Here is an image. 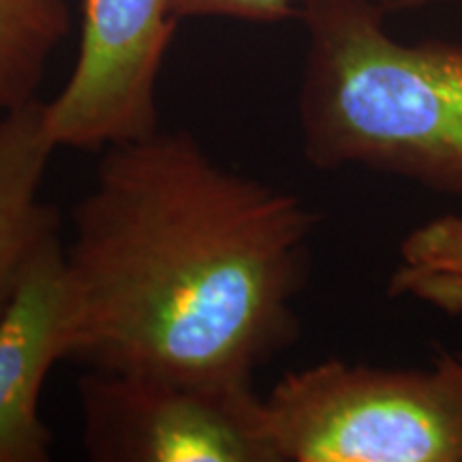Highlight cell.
<instances>
[{"label":"cell","mask_w":462,"mask_h":462,"mask_svg":"<svg viewBox=\"0 0 462 462\" xmlns=\"http://www.w3.org/2000/svg\"><path fill=\"white\" fill-rule=\"evenodd\" d=\"M379 0H304L300 142L317 170L390 173L462 198V45L404 43Z\"/></svg>","instance_id":"2"},{"label":"cell","mask_w":462,"mask_h":462,"mask_svg":"<svg viewBox=\"0 0 462 462\" xmlns=\"http://www.w3.org/2000/svg\"><path fill=\"white\" fill-rule=\"evenodd\" d=\"M388 293L462 317V215L430 218L404 236Z\"/></svg>","instance_id":"9"},{"label":"cell","mask_w":462,"mask_h":462,"mask_svg":"<svg viewBox=\"0 0 462 462\" xmlns=\"http://www.w3.org/2000/svg\"><path fill=\"white\" fill-rule=\"evenodd\" d=\"M69 32L65 0H0V116L37 101L50 58Z\"/></svg>","instance_id":"8"},{"label":"cell","mask_w":462,"mask_h":462,"mask_svg":"<svg viewBox=\"0 0 462 462\" xmlns=\"http://www.w3.org/2000/svg\"><path fill=\"white\" fill-rule=\"evenodd\" d=\"M392 9V0H379ZM171 15L178 22L189 17H231L253 24H281L300 17L293 0H171Z\"/></svg>","instance_id":"10"},{"label":"cell","mask_w":462,"mask_h":462,"mask_svg":"<svg viewBox=\"0 0 462 462\" xmlns=\"http://www.w3.org/2000/svg\"><path fill=\"white\" fill-rule=\"evenodd\" d=\"M176 24L171 0H84L71 78L43 103L56 150H106L159 129L157 82Z\"/></svg>","instance_id":"5"},{"label":"cell","mask_w":462,"mask_h":462,"mask_svg":"<svg viewBox=\"0 0 462 462\" xmlns=\"http://www.w3.org/2000/svg\"><path fill=\"white\" fill-rule=\"evenodd\" d=\"M69 357L65 242L54 231L0 317V462H45L51 430L39 413L51 366Z\"/></svg>","instance_id":"6"},{"label":"cell","mask_w":462,"mask_h":462,"mask_svg":"<svg viewBox=\"0 0 462 462\" xmlns=\"http://www.w3.org/2000/svg\"><path fill=\"white\" fill-rule=\"evenodd\" d=\"M317 212L187 131L106 148L65 242L69 357L92 371L253 385L298 338Z\"/></svg>","instance_id":"1"},{"label":"cell","mask_w":462,"mask_h":462,"mask_svg":"<svg viewBox=\"0 0 462 462\" xmlns=\"http://www.w3.org/2000/svg\"><path fill=\"white\" fill-rule=\"evenodd\" d=\"M79 407L97 462H276L253 385L92 371Z\"/></svg>","instance_id":"4"},{"label":"cell","mask_w":462,"mask_h":462,"mask_svg":"<svg viewBox=\"0 0 462 462\" xmlns=\"http://www.w3.org/2000/svg\"><path fill=\"white\" fill-rule=\"evenodd\" d=\"M432 3H462V0H392V7H421Z\"/></svg>","instance_id":"11"},{"label":"cell","mask_w":462,"mask_h":462,"mask_svg":"<svg viewBox=\"0 0 462 462\" xmlns=\"http://www.w3.org/2000/svg\"><path fill=\"white\" fill-rule=\"evenodd\" d=\"M263 424L276 462H462V354L291 371L263 398Z\"/></svg>","instance_id":"3"},{"label":"cell","mask_w":462,"mask_h":462,"mask_svg":"<svg viewBox=\"0 0 462 462\" xmlns=\"http://www.w3.org/2000/svg\"><path fill=\"white\" fill-rule=\"evenodd\" d=\"M54 150L42 101L0 116V317L37 248L58 229L54 208L39 198Z\"/></svg>","instance_id":"7"}]
</instances>
